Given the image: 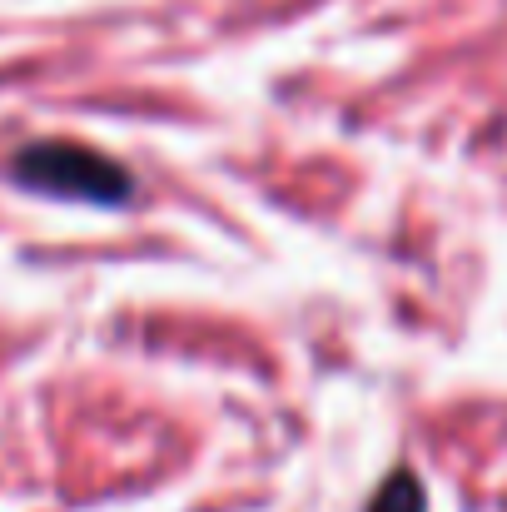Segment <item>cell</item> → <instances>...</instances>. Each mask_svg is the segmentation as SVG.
<instances>
[{"mask_svg": "<svg viewBox=\"0 0 507 512\" xmlns=\"http://www.w3.org/2000/svg\"><path fill=\"white\" fill-rule=\"evenodd\" d=\"M368 512H423V488H418V478H413L408 468H398V473L373 493Z\"/></svg>", "mask_w": 507, "mask_h": 512, "instance_id": "2", "label": "cell"}, {"mask_svg": "<svg viewBox=\"0 0 507 512\" xmlns=\"http://www.w3.org/2000/svg\"><path fill=\"white\" fill-rule=\"evenodd\" d=\"M10 174L35 194L80 199V204H125L135 194V179L115 160H105L100 150L75 145V140H40V145L20 150Z\"/></svg>", "mask_w": 507, "mask_h": 512, "instance_id": "1", "label": "cell"}]
</instances>
